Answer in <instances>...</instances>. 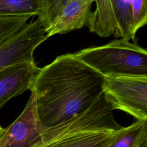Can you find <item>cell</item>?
<instances>
[{"label": "cell", "mask_w": 147, "mask_h": 147, "mask_svg": "<svg viewBox=\"0 0 147 147\" xmlns=\"http://www.w3.org/2000/svg\"><path fill=\"white\" fill-rule=\"evenodd\" d=\"M103 84L104 76L74 53L59 56L40 68L30 90L44 129L87 110L103 93Z\"/></svg>", "instance_id": "1"}, {"label": "cell", "mask_w": 147, "mask_h": 147, "mask_svg": "<svg viewBox=\"0 0 147 147\" xmlns=\"http://www.w3.org/2000/svg\"><path fill=\"white\" fill-rule=\"evenodd\" d=\"M115 110L103 92L85 111L44 129L32 147H106L122 127L114 118Z\"/></svg>", "instance_id": "2"}, {"label": "cell", "mask_w": 147, "mask_h": 147, "mask_svg": "<svg viewBox=\"0 0 147 147\" xmlns=\"http://www.w3.org/2000/svg\"><path fill=\"white\" fill-rule=\"evenodd\" d=\"M74 54L104 77L147 76V51L135 40L131 42L120 38Z\"/></svg>", "instance_id": "3"}, {"label": "cell", "mask_w": 147, "mask_h": 147, "mask_svg": "<svg viewBox=\"0 0 147 147\" xmlns=\"http://www.w3.org/2000/svg\"><path fill=\"white\" fill-rule=\"evenodd\" d=\"M103 88L115 110L147 120V76H105Z\"/></svg>", "instance_id": "4"}, {"label": "cell", "mask_w": 147, "mask_h": 147, "mask_svg": "<svg viewBox=\"0 0 147 147\" xmlns=\"http://www.w3.org/2000/svg\"><path fill=\"white\" fill-rule=\"evenodd\" d=\"M38 20L26 24L0 45V70L10 65L34 61L35 49L48 37Z\"/></svg>", "instance_id": "5"}, {"label": "cell", "mask_w": 147, "mask_h": 147, "mask_svg": "<svg viewBox=\"0 0 147 147\" xmlns=\"http://www.w3.org/2000/svg\"><path fill=\"white\" fill-rule=\"evenodd\" d=\"M44 129L37 114L34 95L31 92L22 113L0 137V147H32L40 140Z\"/></svg>", "instance_id": "6"}, {"label": "cell", "mask_w": 147, "mask_h": 147, "mask_svg": "<svg viewBox=\"0 0 147 147\" xmlns=\"http://www.w3.org/2000/svg\"><path fill=\"white\" fill-rule=\"evenodd\" d=\"M40 68L34 60L10 65L0 70V109L10 99L30 90Z\"/></svg>", "instance_id": "7"}, {"label": "cell", "mask_w": 147, "mask_h": 147, "mask_svg": "<svg viewBox=\"0 0 147 147\" xmlns=\"http://www.w3.org/2000/svg\"><path fill=\"white\" fill-rule=\"evenodd\" d=\"M94 0H67L60 14L45 30L47 37L88 26Z\"/></svg>", "instance_id": "8"}, {"label": "cell", "mask_w": 147, "mask_h": 147, "mask_svg": "<svg viewBox=\"0 0 147 147\" xmlns=\"http://www.w3.org/2000/svg\"><path fill=\"white\" fill-rule=\"evenodd\" d=\"M95 9L91 11L88 24L89 30L102 37L115 36L118 24L110 0H94Z\"/></svg>", "instance_id": "9"}, {"label": "cell", "mask_w": 147, "mask_h": 147, "mask_svg": "<svg viewBox=\"0 0 147 147\" xmlns=\"http://www.w3.org/2000/svg\"><path fill=\"white\" fill-rule=\"evenodd\" d=\"M145 141H147V120H137L119 130L106 147H140Z\"/></svg>", "instance_id": "10"}, {"label": "cell", "mask_w": 147, "mask_h": 147, "mask_svg": "<svg viewBox=\"0 0 147 147\" xmlns=\"http://www.w3.org/2000/svg\"><path fill=\"white\" fill-rule=\"evenodd\" d=\"M118 24V32L114 37L127 40H135L132 34L131 0H110Z\"/></svg>", "instance_id": "11"}, {"label": "cell", "mask_w": 147, "mask_h": 147, "mask_svg": "<svg viewBox=\"0 0 147 147\" xmlns=\"http://www.w3.org/2000/svg\"><path fill=\"white\" fill-rule=\"evenodd\" d=\"M44 0H0V16H38Z\"/></svg>", "instance_id": "12"}, {"label": "cell", "mask_w": 147, "mask_h": 147, "mask_svg": "<svg viewBox=\"0 0 147 147\" xmlns=\"http://www.w3.org/2000/svg\"><path fill=\"white\" fill-rule=\"evenodd\" d=\"M30 16H0V45L20 31Z\"/></svg>", "instance_id": "13"}, {"label": "cell", "mask_w": 147, "mask_h": 147, "mask_svg": "<svg viewBox=\"0 0 147 147\" xmlns=\"http://www.w3.org/2000/svg\"><path fill=\"white\" fill-rule=\"evenodd\" d=\"M67 0H44L43 7L37 20L44 30L60 14Z\"/></svg>", "instance_id": "14"}, {"label": "cell", "mask_w": 147, "mask_h": 147, "mask_svg": "<svg viewBox=\"0 0 147 147\" xmlns=\"http://www.w3.org/2000/svg\"><path fill=\"white\" fill-rule=\"evenodd\" d=\"M132 34L135 37L137 32L147 23V0H131Z\"/></svg>", "instance_id": "15"}, {"label": "cell", "mask_w": 147, "mask_h": 147, "mask_svg": "<svg viewBox=\"0 0 147 147\" xmlns=\"http://www.w3.org/2000/svg\"><path fill=\"white\" fill-rule=\"evenodd\" d=\"M5 130V128H3V127H2L1 126H0V137H1V136L3 134V133H4Z\"/></svg>", "instance_id": "16"}, {"label": "cell", "mask_w": 147, "mask_h": 147, "mask_svg": "<svg viewBox=\"0 0 147 147\" xmlns=\"http://www.w3.org/2000/svg\"><path fill=\"white\" fill-rule=\"evenodd\" d=\"M140 147H147V141H144Z\"/></svg>", "instance_id": "17"}]
</instances>
